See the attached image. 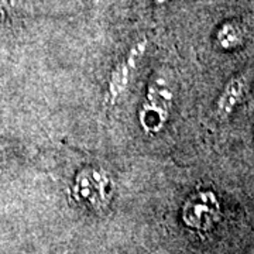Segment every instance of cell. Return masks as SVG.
Segmentation results:
<instances>
[{"instance_id": "cell-1", "label": "cell", "mask_w": 254, "mask_h": 254, "mask_svg": "<svg viewBox=\"0 0 254 254\" xmlns=\"http://www.w3.org/2000/svg\"><path fill=\"white\" fill-rule=\"evenodd\" d=\"M173 100V81L164 73V69H160L148 82L147 96L138 113L140 126L145 133L155 134L163 130L171 115Z\"/></svg>"}, {"instance_id": "cell-2", "label": "cell", "mask_w": 254, "mask_h": 254, "mask_svg": "<svg viewBox=\"0 0 254 254\" xmlns=\"http://www.w3.org/2000/svg\"><path fill=\"white\" fill-rule=\"evenodd\" d=\"M71 193L82 206L100 210L109 203L113 195V184L105 170L85 168L76 175Z\"/></svg>"}, {"instance_id": "cell-3", "label": "cell", "mask_w": 254, "mask_h": 254, "mask_svg": "<svg viewBox=\"0 0 254 254\" xmlns=\"http://www.w3.org/2000/svg\"><path fill=\"white\" fill-rule=\"evenodd\" d=\"M222 216L218 195L212 190H199L190 195L182 206V220L196 230H209Z\"/></svg>"}, {"instance_id": "cell-4", "label": "cell", "mask_w": 254, "mask_h": 254, "mask_svg": "<svg viewBox=\"0 0 254 254\" xmlns=\"http://www.w3.org/2000/svg\"><path fill=\"white\" fill-rule=\"evenodd\" d=\"M145 46H147L145 41L137 43L136 46L130 48L128 54L113 66V69L109 75L108 93H106V102L109 105H115L119 98L128 88L131 78H133V73L136 71L137 65L144 54Z\"/></svg>"}, {"instance_id": "cell-5", "label": "cell", "mask_w": 254, "mask_h": 254, "mask_svg": "<svg viewBox=\"0 0 254 254\" xmlns=\"http://www.w3.org/2000/svg\"><path fill=\"white\" fill-rule=\"evenodd\" d=\"M247 92V83L243 76H233L226 82L215 103V115L220 120L229 119L243 102Z\"/></svg>"}, {"instance_id": "cell-6", "label": "cell", "mask_w": 254, "mask_h": 254, "mask_svg": "<svg viewBox=\"0 0 254 254\" xmlns=\"http://www.w3.org/2000/svg\"><path fill=\"white\" fill-rule=\"evenodd\" d=\"M245 43V33L236 21H227L219 27L216 33V44L225 51H232Z\"/></svg>"}, {"instance_id": "cell-7", "label": "cell", "mask_w": 254, "mask_h": 254, "mask_svg": "<svg viewBox=\"0 0 254 254\" xmlns=\"http://www.w3.org/2000/svg\"><path fill=\"white\" fill-rule=\"evenodd\" d=\"M6 1H7V0H0V11H1V10H3V7H4Z\"/></svg>"}, {"instance_id": "cell-8", "label": "cell", "mask_w": 254, "mask_h": 254, "mask_svg": "<svg viewBox=\"0 0 254 254\" xmlns=\"http://www.w3.org/2000/svg\"><path fill=\"white\" fill-rule=\"evenodd\" d=\"M157 4H163V3H165V1H168V0H154Z\"/></svg>"}]
</instances>
